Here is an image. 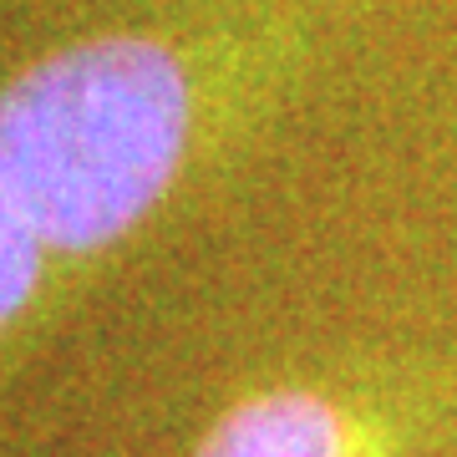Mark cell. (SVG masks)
<instances>
[{"instance_id": "1", "label": "cell", "mask_w": 457, "mask_h": 457, "mask_svg": "<svg viewBox=\"0 0 457 457\" xmlns=\"http://www.w3.org/2000/svg\"><path fill=\"white\" fill-rule=\"evenodd\" d=\"M188 92L163 46L107 36L0 92V209L36 245L92 249L163 194Z\"/></svg>"}, {"instance_id": "2", "label": "cell", "mask_w": 457, "mask_h": 457, "mask_svg": "<svg viewBox=\"0 0 457 457\" xmlns=\"http://www.w3.org/2000/svg\"><path fill=\"white\" fill-rule=\"evenodd\" d=\"M198 457H341V427L326 402L279 392L228 411Z\"/></svg>"}, {"instance_id": "3", "label": "cell", "mask_w": 457, "mask_h": 457, "mask_svg": "<svg viewBox=\"0 0 457 457\" xmlns=\"http://www.w3.org/2000/svg\"><path fill=\"white\" fill-rule=\"evenodd\" d=\"M36 264H41V245L0 209V326L26 305L36 285Z\"/></svg>"}]
</instances>
